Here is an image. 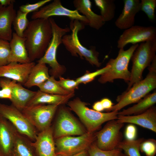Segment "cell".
Wrapping results in <instances>:
<instances>
[{"label": "cell", "instance_id": "44", "mask_svg": "<svg viewBox=\"0 0 156 156\" xmlns=\"http://www.w3.org/2000/svg\"><path fill=\"white\" fill-rule=\"evenodd\" d=\"M72 156H89L87 150L84 151Z\"/></svg>", "mask_w": 156, "mask_h": 156}, {"label": "cell", "instance_id": "23", "mask_svg": "<svg viewBox=\"0 0 156 156\" xmlns=\"http://www.w3.org/2000/svg\"><path fill=\"white\" fill-rule=\"evenodd\" d=\"M74 95V92L66 95H60L47 93L38 90L26 107L45 104L59 106L66 103Z\"/></svg>", "mask_w": 156, "mask_h": 156}, {"label": "cell", "instance_id": "46", "mask_svg": "<svg viewBox=\"0 0 156 156\" xmlns=\"http://www.w3.org/2000/svg\"><path fill=\"white\" fill-rule=\"evenodd\" d=\"M54 156H63V155H56V154H55Z\"/></svg>", "mask_w": 156, "mask_h": 156}, {"label": "cell", "instance_id": "33", "mask_svg": "<svg viewBox=\"0 0 156 156\" xmlns=\"http://www.w3.org/2000/svg\"><path fill=\"white\" fill-rule=\"evenodd\" d=\"M110 67V66L107 63L105 66L95 71L91 72L87 70L83 75L77 78L76 80L79 84H86L92 81L96 77L107 72Z\"/></svg>", "mask_w": 156, "mask_h": 156}, {"label": "cell", "instance_id": "17", "mask_svg": "<svg viewBox=\"0 0 156 156\" xmlns=\"http://www.w3.org/2000/svg\"><path fill=\"white\" fill-rule=\"evenodd\" d=\"M38 156H54L55 153L53 128L50 126L38 133L35 141L32 142Z\"/></svg>", "mask_w": 156, "mask_h": 156}, {"label": "cell", "instance_id": "30", "mask_svg": "<svg viewBox=\"0 0 156 156\" xmlns=\"http://www.w3.org/2000/svg\"><path fill=\"white\" fill-rule=\"evenodd\" d=\"M144 139V138L133 140L125 139L119 144L117 148L123 150L124 153L127 156H141L140 146Z\"/></svg>", "mask_w": 156, "mask_h": 156}, {"label": "cell", "instance_id": "26", "mask_svg": "<svg viewBox=\"0 0 156 156\" xmlns=\"http://www.w3.org/2000/svg\"><path fill=\"white\" fill-rule=\"evenodd\" d=\"M50 77L48 68L46 64L38 63L31 69L24 85L28 88L34 86H38L48 79Z\"/></svg>", "mask_w": 156, "mask_h": 156}, {"label": "cell", "instance_id": "43", "mask_svg": "<svg viewBox=\"0 0 156 156\" xmlns=\"http://www.w3.org/2000/svg\"><path fill=\"white\" fill-rule=\"evenodd\" d=\"M15 2L14 0H0V4L3 6H8Z\"/></svg>", "mask_w": 156, "mask_h": 156}, {"label": "cell", "instance_id": "22", "mask_svg": "<svg viewBox=\"0 0 156 156\" xmlns=\"http://www.w3.org/2000/svg\"><path fill=\"white\" fill-rule=\"evenodd\" d=\"M73 4L75 10L83 14L89 21L88 25L96 30L105 24L102 16L94 12L92 9V3L90 0H74Z\"/></svg>", "mask_w": 156, "mask_h": 156}, {"label": "cell", "instance_id": "1", "mask_svg": "<svg viewBox=\"0 0 156 156\" xmlns=\"http://www.w3.org/2000/svg\"><path fill=\"white\" fill-rule=\"evenodd\" d=\"M25 44L31 62L44 55L52 39V31L48 19L32 20L24 33Z\"/></svg>", "mask_w": 156, "mask_h": 156}, {"label": "cell", "instance_id": "36", "mask_svg": "<svg viewBox=\"0 0 156 156\" xmlns=\"http://www.w3.org/2000/svg\"><path fill=\"white\" fill-rule=\"evenodd\" d=\"M140 151L146 156H155L156 153V141L153 138L145 140L141 143Z\"/></svg>", "mask_w": 156, "mask_h": 156}, {"label": "cell", "instance_id": "9", "mask_svg": "<svg viewBox=\"0 0 156 156\" xmlns=\"http://www.w3.org/2000/svg\"><path fill=\"white\" fill-rule=\"evenodd\" d=\"M0 115L9 120L19 133L32 142L35 141L38 131L21 111L12 104L9 105L0 103Z\"/></svg>", "mask_w": 156, "mask_h": 156}, {"label": "cell", "instance_id": "18", "mask_svg": "<svg viewBox=\"0 0 156 156\" xmlns=\"http://www.w3.org/2000/svg\"><path fill=\"white\" fill-rule=\"evenodd\" d=\"M119 122L135 124L156 132V108L153 106L144 112L133 116L118 115Z\"/></svg>", "mask_w": 156, "mask_h": 156}, {"label": "cell", "instance_id": "38", "mask_svg": "<svg viewBox=\"0 0 156 156\" xmlns=\"http://www.w3.org/2000/svg\"><path fill=\"white\" fill-rule=\"evenodd\" d=\"M51 1V0H42L34 3H27L20 6L19 10L28 14L30 12H34L38 11L39 8Z\"/></svg>", "mask_w": 156, "mask_h": 156}, {"label": "cell", "instance_id": "29", "mask_svg": "<svg viewBox=\"0 0 156 156\" xmlns=\"http://www.w3.org/2000/svg\"><path fill=\"white\" fill-rule=\"evenodd\" d=\"M95 5L100 10L104 22L110 21L114 17L116 5L114 0H94Z\"/></svg>", "mask_w": 156, "mask_h": 156}, {"label": "cell", "instance_id": "19", "mask_svg": "<svg viewBox=\"0 0 156 156\" xmlns=\"http://www.w3.org/2000/svg\"><path fill=\"white\" fill-rule=\"evenodd\" d=\"M122 12L115 22L116 26L120 29H126L134 25L135 17L140 11L139 0H124Z\"/></svg>", "mask_w": 156, "mask_h": 156}, {"label": "cell", "instance_id": "15", "mask_svg": "<svg viewBox=\"0 0 156 156\" xmlns=\"http://www.w3.org/2000/svg\"><path fill=\"white\" fill-rule=\"evenodd\" d=\"M35 64L34 62L25 64L13 62L0 66V77L8 78L24 85Z\"/></svg>", "mask_w": 156, "mask_h": 156}, {"label": "cell", "instance_id": "20", "mask_svg": "<svg viewBox=\"0 0 156 156\" xmlns=\"http://www.w3.org/2000/svg\"><path fill=\"white\" fill-rule=\"evenodd\" d=\"M25 38L18 36L15 33L12 34L10 41V53L9 63L15 62L21 64L30 62L25 44Z\"/></svg>", "mask_w": 156, "mask_h": 156}, {"label": "cell", "instance_id": "14", "mask_svg": "<svg viewBox=\"0 0 156 156\" xmlns=\"http://www.w3.org/2000/svg\"><path fill=\"white\" fill-rule=\"evenodd\" d=\"M156 39V28L153 26L133 25L125 30L117 41V47L123 49L127 44Z\"/></svg>", "mask_w": 156, "mask_h": 156}, {"label": "cell", "instance_id": "34", "mask_svg": "<svg viewBox=\"0 0 156 156\" xmlns=\"http://www.w3.org/2000/svg\"><path fill=\"white\" fill-rule=\"evenodd\" d=\"M156 7V0H141L140 1V10L145 13L151 21H154L155 19Z\"/></svg>", "mask_w": 156, "mask_h": 156}, {"label": "cell", "instance_id": "12", "mask_svg": "<svg viewBox=\"0 0 156 156\" xmlns=\"http://www.w3.org/2000/svg\"><path fill=\"white\" fill-rule=\"evenodd\" d=\"M53 128L54 139L72 135H80L87 132L70 112L65 107H61L59 110Z\"/></svg>", "mask_w": 156, "mask_h": 156}, {"label": "cell", "instance_id": "7", "mask_svg": "<svg viewBox=\"0 0 156 156\" xmlns=\"http://www.w3.org/2000/svg\"><path fill=\"white\" fill-rule=\"evenodd\" d=\"M156 39L142 42L134 52L131 60L132 65L130 81L126 90L133 85L142 79L144 70L151 64L156 56Z\"/></svg>", "mask_w": 156, "mask_h": 156}, {"label": "cell", "instance_id": "13", "mask_svg": "<svg viewBox=\"0 0 156 156\" xmlns=\"http://www.w3.org/2000/svg\"><path fill=\"white\" fill-rule=\"evenodd\" d=\"M67 17L71 21H79L84 25H88L89 21L84 16L76 10H72L64 7L60 0H54L48 5L34 12L31 16L32 20L39 18L48 19L52 16Z\"/></svg>", "mask_w": 156, "mask_h": 156}, {"label": "cell", "instance_id": "27", "mask_svg": "<svg viewBox=\"0 0 156 156\" xmlns=\"http://www.w3.org/2000/svg\"><path fill=\"white\" fill-rule=\"evenodd\" d=\"M137 104L127 109L118 112V115L127 116L136 115L141 114L151 107L156 103V91L147 94Z\"/></svg>", "mask_w": 156, "mask_h": 156}, {"label": "cell", "instance_id": "41", "mask_svg": "<svg viewBox=\"0 0 156 156\" xmlns=\"http://www.w3.org/2000/svg\"><path fill=\"white\" fill-rule=\"evenodd\" d=\"M100 101L104 110H105L106 111L111 108L114 105L112 101L107 98H103Z\"/></svg>", "mask_w": 156, "mask_h": 156}, {"label": "cell", "instance_id": "8", "mask_svg": "<svg viewBox=\"0 0 156 156\" xmlns=\"http://www.w3.org/2000/svg\"><path fill=\"white\" fill-rule=\"evenodd\" d=\"M96 132H86L77 137L71 136L55 139V153L64 156H72L88 150L96 140Z\"/></svg>", "mask_w": 156, "mask_h": 156}, {"label": "cell", "instance_id": "25", "mask_svg": "<svg viewBox=\"0 0 156 156\" xmlns=\"http://www.w3.org/2000/svg\"><path fill=\"white\" fill-rule=\"evenodd\" d=\"M32 142L27 137L18 131L10 156H38L32 145Z\"/></svg>", "mask_w": 156, "mask_h": 156}, {"label": "cell", "instance_id": "28", "mask_svg": "<svg viewBox=\"0 0 156 156\" xmlns=\"http://www.w3.org/2000/svg\"><path fill=\"white\" fill-rule=\"evenodd\" d=\"M38 87L40 91L51 94L64 96L74 92L62 88L59 84L57 81L53 76H50L48 79Z\"/></svg>", "mask_w": 156, "mask_h": 156}, {"label": "cell", "instance_id": "4", "mask_svg": "<svg viewBox=\"0 0 156 156\" xmlns=\"http://www.w3.org/2000/svg\"><path fill=\"white\" fill-rule=\"evenodd\" d=\"M84 28V25L78 21H71L70 24V34H66L62 39V43L66 49L73 56L83 59L84 58L90 64L100 67L101 63L99 59V53L96 51L95 46H91L88 49L84 47L79 40L78 33Z\"/></svg>", "mask_w": 156, "mask_h": 156}, {"label": "cell", "instance_id": "3", "mask_svg": "<svg viewBox=\"0 0 156 156\" xmlns=\"http://www.w3.org/2000/svg\"><path fill=\"white\" fill-rule=\"evenodd\" d=\"M88 103L77 98L68 103L70 110L75 112L85 126L87 132H96L105 122L117 120L118 111L106 113L98 112L89 108Z\"/></svg>", "mask_w": 156, "mask_h": 156}, {"label": "cell", "instance_id": "42", "mask_svg": "<svg viewBox=\"0 0 156 156\" xmlns=\"http://www.w3.org/2000/svg\"><path fill=\"white\" fill-rule=\"evenodd\" d=\"M92 107L93 110L97 112H101L104 110L100 101L95 102Z\"/></svg>", "mask_w": 156, "mask_h": 156}, {"label": "cell", "instance_id": "39", "mask_svg": "<svg viewBox=\"0 0 156 156\" xmlns=\"http://www.w3.org/2000/svg\"><path fill=\"white\" fill-rule=\"evenodd\" d=\"M57 81L60 85L64 89L71 92H74L75 90L78 88L79 83L76 80L65 79L62 76L59 77Z\"/></svg>", "mask_w": 156, "mask_h": 156}, {"label": "cell", "instance_id": "45", "mask_svg": "<svg viewBox=\"0 0 156 156\" xmlns=\"http://www.w3.org/2000/svg\"><path fill=\"white\" fill-rule=\"evenodd\" d=\"M115 156H127L124 153H122V151L120 152L119 154Z\"/></svg>", "mask_w": 156, "mask_h": 156}, {"label": "cell", "instance_id": "31", "mask_svg": "<svg viewBox=\"0 0 156 156\" xmlns=\"http://www.w3.org/2000/svg\"><path fill=\"white\" fill-rule=\"evenodd\" d=\"M28 14L18 10L12 23L15 33L18 36L22 37H23L24 32L29 22L27 18Z\"/></svg>", "mask_w": 156, "mask_h": 156}, {"label": "cell", "instance_id": "11", "mask_svg": "<svg viewBox=\"0 0 156 156\" xmlns=\"http://www.w3.org/2000/svg\"><path fill=\"white\" fill-rule=\"evenodd\" d=\"M124 123L112 120L106 123L99 131L96 132L97 146L105 151H111L117 148L119 144L122 141V135L120 131Z\"/></svg>", "mask_w": 156, "mask_h": 156}, {"label": "cell", "instance_id": "5", "mask_svg": "<svg viewBox=\"0 0 156 156\" xmlns=\"http://www.w3.org/2000/svg\"><path fill=\"white\" fill-rule=\"evenodd\" d=\"M52 29V37L50 44L43 56L38 60V63L48 64L51 67L49 71L51 76L55 79L59 78L64 73L66 68L60 64L56 58L57 48L62 43L63 36L70 32V29L68 27L63 28L59 26L52 17L49 18Z\"/></svg>", "mask_w": 156, "mask_h": 156}, {"label": "cell", "instance_id": "40", "mask_svg": "<svg viewBox=\"0 0 156 156\" xmlns=\"http://www.w3.org/2000/svg\"><path fill=\"white\" fill-rule=\"evenodd\" d=\"M137 135V129L134 125L131 124L126 127L125 131L126 139L129 140H135Z\"/></svg>", "mask_w": 156, "mask_h": 156}, {"label": "cell", "instance_id": "6", "mask_svg": "<svg viewBox=\"0 0 156 156\" xmlns=\"http://www.w3.org/2000/svg\"><path fill=\"white\" fill-rule=\"evenodd\" d=\"M138 44H133L126 50L120 49L118 55L115 59H110L107 64L110 66L107 72L101 75L98 81L104 84L113 82L117 79H121L128 83L130 80L131 72L128 70V65L132 56L138 46Z\"/></svg>", "mask_w": 156, "mask_h": 156}, {"label": "cell", "instance_id": "32", "mask_svg": "<svg viewBox=\"0 0 156 156\" xmlns=\"http://www.w3.org/2000/svg\"><path fill=\"white\" fill-rule=\"evenodd\" d=\"M17 82L4 78H0V99L10 100L13 88Z\"/></svg>", "mask_w": 156, "mask_h": 156}, {"label": "cell", "instance_id": "35", "mask_svg": "<svg viewBox=\"0 0 156 156\" xmlns=\"http://www.w3.org/2000/svg\"><path fill=\"white\" fill-rule=\"evenodd\" d=\"M87 151L89 156H115L122 151V150L119 148L111 151L102 150L97 146L95 142Z\"/></svg>", "mask_w": 156, "mask_h": 156}, {"label": "cell", "instance_id": "37", "mask_svg": "<svg viewBox=\"0 0 156 156\" xmlns=\"http://www.w3.org/2000/svg\"><path fill=\"white\" fill-rule=\"evenodd\" d=\"M10 53V42L0 39V66L9 64Z\"/></svg>", "mask_w": 156, "mask_h": 156}, {"label": "cell", "instance_id": "16", "mask_svg": "<svg viewBox=\"0 0 156 156\" xmlns=\"http://www.w3.org/2000/svg\"><path fill=\"white\" fill-rule=\"evenodd\" d=\"M17 132L9 120L0 115V156H10Z\"/></svg>", "mask_w": 156, "mask_h": 156}, {"label": "cell", "instance_id": "21", "mask_svg": "<svg viewBox=\"0 0 156 156\" xmlns=\"http://www.w3.org/2000/svg\"><path fill=\"white\" fill-rule=\"evenodd\" d=\"M14 4L7 6L0 4V39L8 41L12 39V25L16 14Z\"/></svg>", "mask_w": 156, "mask_h": 156}, {"label": "cell", "instance_id": "2", "mask_svg": "<svg viewBox=\"0 0 156 156\" xmlns=\"http://www.w3.org/2000/svg\"><path fill=\"white\" fill-rule=\"evenodd\" d=\"M145 78L133 84L132 87L117 96V103L107 112L118 111L126 106L138 102L156 88V56L148 67Z\"/></svg>", "mask_w": 156, "mask_h": 156}, {"label": "cell", "instance_id": "24", "mask_svg": "<svg viewBox=\"0 0 156 156\" xmlns=\"http://www.w3.org/2000/svg\"><path fill=\"white\" fill-rule=\"evenodd\" d=\"M36 92L27 89L21 84L17 82L12 90L11 98L10 100L11 104L22 112Z\"/></svg>", "mask_w": 156, "mask_h": 156}, {"label": "cell", "instance_id": "10", "mask_svg": "<svg viewBox=\"0 0 156 156\" xmlns=\"http://www.w3.org/2000/svg\"><path fill=\"white\" fill-rule=\"evenodd\" d=\"M58 106L40 104L26 107L22 112L31 124L40 132L50 126Z\"/></svg>", "mask_w": 156, "mask_h": 156}]
</instances>
